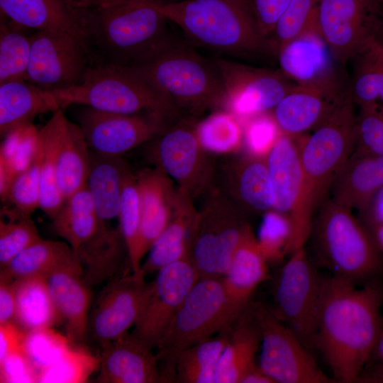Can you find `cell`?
Instances as JSON below:
<instances>
[{
    "label": "cell",
    "instance_id": "1",
    "mask_svg": "<svg viewBox=\"0 0 383 383\" xmlns=\"http://www.w3.org/2000/svg\"><path fill=\"white\" fill-rule=\"evenodd\" d=\"M356 284L334 274L323 277L314 349L335 382H360L383 326L381 284L374 279L362 287Z\"/></svg>",
    "mask_w": 383,
    "mask_h": 383
},
{
    "label": "cell",
    "instance_id": "2",
    "mask_svg": "<svg viewBox=\"0 0 383 383\" xmlns=\"http://www.w3.org/2000/svg\"><path fill=\"white\" fill-rule=\"evenodd\" d=\"M355 105L350 90L311 135L298 136L304 184L299 205L290 218L292 252L304 247L314 211L326 199L336 175L355 148Z\"/></svg>",
    "mask_w": 383,
    "mask_h": 383
},
{
    "label": "cell",
    "instance_id": "3",
    "mask_svg": "<svg viewBox=\"0 0 383 383\" xmlns=\"http://www.w3.org/2000/svg\"><path fill=\"white\" fill-rule=\"evenodd\" d=\"M87 46L99 62L132 67L170 38L167 18L153 3L138 0H79ZM91 52V51H90Z\"/></svg>",
    "mask_w": 383,
    "mask_h": 383
},
{
    "label": "cell",
    "instance_id": "4",
    "mask_svg": "<svg viewBox=\"0 0 383 383\" xmlns=\"http://www.w3.org/2000/svg\"><path fill=\"white\" fill-rule=\"evenodd\" d=\"M179 114H201L223 109L225 89L213 60L171 37L163 45L132 66Z\"/></svg>",
    "mask_w": 383,
    "mask_h": 383
},
{
    "label": "cell",
    "instance_id": "5",
    "mask_svg": "<svg viewBox=\"0 0 383 383\" xmlns=\"http://www.w3.org/2000/svg\"><path fill=\"white\" fill-rule=\"evenodd\" d=\"M154 4L195 45L241 57L268 48L248 0H183Z\"/></svg>",
    "mask_w": 383,
    "mask_h": 383
},
{
    "label": "cell",
    "instance_id": "6",
    "mask_svg": "<svg viewBox=\"0 0 383 383\" xmlns=\"http://www.w3.org/2000/svg\"><path fill=\"white\" fill-rule=\"evenodd\" d=\"M352 211L326 199L313 220L310 237L321 265L332 274L357 283L372 279L382 270V261L370 231Z\"/></svg>",
    "mask_w": 383,
    "mask_h": 383
},
{
    "label": "cell",
    "instance_id": "7",
    "mask_svg": "<svg viewBox=\"0 0 383 383\" xmlns=\"http://www.w3.org/2000/svg\"><path fill=\"white\" fill-rule=\"evenodd\" d=\"M243 310L230 299L221 277H200L156 348L162 382L172 379L182 351L228 330Z\"/></svg>",
    "mask_w": 383,
    "mask_h": 383
},
{
    "label": "cell",
    "instance_id": "8",
    "mask_svg": "<svg viewBox=\"0 0 383 383\" xmlns=\"http://www.w3.org/2000/svg\"><path fill=\"white\" fill-rule=\"evenodd\" d=\"M52 91L61 109L81 105L118 113L154 112L172 120L178 115L131 67L94 63L79 84Z\"/></svg>",
    "mask_w": 383,
    "mask_h": 383
},
{
    "label": "cell",
    "instance_id": "9",
    "mask_svg": "<svg viewBox=\"0 0 383 383\" xmlns=\"http://www.w3.org/2000/svg\"><path fill=\"white\" fill-rule=\"evenodd\" d=\"M322 282L303 247L289 254L273 283L272 309L311 353L315 350Z\"/></svg>",
    "mask_w": 383,
    "mask_h": 383
},
{
    "label": "cell",
    "instance_id": "10",
    "mask_svg": "<svg viewBox=\"0 0 383 383\" xmlns=\"http://www.w3.org/2000/svg\"><path fill=\"white\" fill-rule=\"evenodd\" d=\"M261 333L258 365L274 383H329L312 353L297 335L262 303H252Z\"/></svg>",
    "mask_w": 383,
    "mask_h": 383
},
{
    "label": "cell",
    "instance_id": "11",
    "mask_svg": "<svg viewBox=\"0 0 383 383\" xmlns=\"http://www.w3.org/2000/svg\"><path fill=\"white\" fill-rule=\"evenodd\" d=\"M248 225L231 201L219 194L198 212L188 257L200 277L224 275Z\"/></svg>",
    "mask_w": 383,
    "mask_h": 383
},
{
    "label": "cell",
    "instance_id": "12",
    "mask_svg": "<svg viewBox=\"0 0 383 383\" xmlns=\"http://www.w3.org/2000/svg\"><path fill=\"white\" fill-rule=\"evenodd\" d=\"M86 42L67 32L37 30L31 35L26 81L46 90L79 84L93 65Z\"/></svg>",
    "mask_w": 383,
    "mask_h": 383
},
{
    "label": "cell",
    "instance_id": "13",
    "mask_svg": "<svg viewBox=\"0 0 383 383\" xmlns=\"http://www.w3.org/2000/svg\"><path fill=\"white\" fill-rule=\"evenodd\" d=\"M383 0H319L318 28L343 65L377 38Z\"/></svg>",
    "mask_w": 383,
    "mask_h": 383
},
{
    "label": "cell",
    "instance_id": "14",
    "mask_svg": "<svg viewBox=\"0 0 383 383\" xmlns=\"http://www.w3.org/2000/svg\"><path fill=\"white\" fill-rule=\"evenodd\" d=\"M200 276L189 257L165 266L149 282L138 318L131 335L156 349L187 294Z\"/></svg>",
    "mask_w": 383,
    "mask_h": 383
},
{
    "label": "cell",
    "instance_id": "15",
    "mask_svg": "<svg viewBox=\"0 0 383 383\" xmlns=\"http://www.w3.org/2000/svg\"><path fill=\"white\" fill-rule=\"evenodd\" d=\"M223 79V109L240 121L271 112L296 85L279 70L256 67L218 57L213 60Z\"/></svg>",
    "mask_w": 383,
    "mask_h": 383
},
{
    "label": "cell",
    "instance_id": "16",
    "mask_svg": "<svg viewBox=\"0 0 383 383\" xmlns=\"http://www.w3.org/2000/svg\"><path fill=\"white\" fill-rule=\"evenodd\" d=\"M77 113L90 150L121 155L157 137L173 120L157 113H118L84 106Z\"/></svg>",
    "mask_w": 383,
    "mask_h": 383
},
{
    "label": "cell",
    "instance_id": "17",
    "mask_svg": "<svg viewBox=\"0 0 383 383\" xmlns=\"http://www.w3.org/2000/svg\"><path fill=\"white\" fill-rule=\"evenodd\" d=\"M195 125L190 120L168 123L150 140L148 152L155 167L192 197L206 185L209 174L207 152L199 142Z\"/></svg>",
    "mask_w": 383,
    "mask_h": 383
},
{
    "label": "cell",
    "instance_id": "18",
    "mask_svg": "<svg viewBox=\"0 0 383 383\" xmlns=\"http://www.w3.org/2000/svg\"><path fill=\"white\" fill-rule=\"evenodd\" d=\"M279 70L297 86L326 89L350 87L318 26L294 38L277 52Z\"/></svg>",
    "mask_w": 383,
    "mask_h": 383
},
{
    "label": "cell",
    "instance_id": "19",
    "mask_svg": "<svg viewBox=\"0 0 383 383\" xmlns=\"http://www.w3.org/2000/svg\"><path fill=\"white\" fill-rule=\"evenodd\" d=\"M148 284L143 273L113 279L90 311L87 336L102 347L128 333L138 318Z\"/></svg>",
    "mask_w": 383,
    "mask_h": 383
},
{
    "label": "cell",
    "instance_id": "20",
    "mask_svg": "<svg viewBox=\"0 0 383 383\" xmlns=\"http://www.w3.org/2000/svg\"><path fill=\"white\" fill-rule=\"evenodd\" d=\"M99 383L162 382L157 354L130 333L101 347Z\"/></svg>",
    "mask_w": 383,
    "mask_h": 383
},
{
    "label": "cell",
    "instance_id": "21",
    "mask_svg": "<svg viewBox=\"0 0 383 383\" xmlns=\"http://www.w3.org/2000/svg\"><path fill=\"white\" fill-rule=\"evenodd\" d=\"M62 110L53 112L45 125L53 143L58 184L66 200L86 186L90 149L79 124Z\"/></svg>",
    "mask_w": 383,
    "mask_h": 383
},
{
    "label": "cell",
    "instance_id": "22",
    "mask_svg": "<svg viewBox=\"0 0 383 383\" xmlns=\"http://www.w3.org/2000/svg\"><path fill=\"white\" fill-rule=\"evenodd\" d=\"M136 177L140 204L138 256L143 260L170 222L175 207L177 189L160 169H145Z\"/></svg>",
    "mask_w": 383,
    "mask_h": 383
},
{
    "label": "cell",
    "instance_id": "23",
    "mask_svg": "<svg viewBox=\"0 0 383 383\" xmlns=\"http://www.w3.org/2000/svg\"><path fill=\"white\" fill-rule=\"evenodd\" d=\"M349 90L296 85L271 112L284 133L304 134L325 121Z\"/></svg>",
    "mask_w": 383,
    "mask_h": 383
},
{
    "label": "cell",
    "instance_id": "24",
    "mask_svg": "<svg viewBox=\"0 0 383 383\" xmlns=\"http://www.w3.org/2000/svg\"><path fill=\"white\" fill-rule=\"evenodd\" d=\"M0 9L1 14L18 26L67 32L86 42L78 0H0Z\"/></svg>",
    "mask_w": 383,
    "mask_h": 383
},
{
    "label": "cell",
    "instance_id": "25",
    "mask_svg": "<svg viewBox=\"0 0 383 383\" xmlns=\"http://www.w3.org/2000/svg\"><path fill=\"white\" fill-rule=\"evenodd\" d=\"M49 292L72 345L87 338L91 293L82 278V270H57L45 277Z\"/></svg>",
    "mask_w": 383,
    "mask_h": 383
},
{
    "label": "cell",
    "instance_id": "26",
    "mask_svg": "<svg viewBox=\"0 0 383 383\" xmlns=\"http://www.w3.org/2000/svg\"><path fill=\"white\" fill-rule=\"evenodd\" d=\"M382 187L383 156L355 149L329 191L335 202L365 212Z\"/></svg>",
    "mask_w": 383,
    "mask_h": 383
},
{
    "label": "cell",
    "instance_id": "27",
    "mask_svg": "<svg viewBox=\"0 0 383 383\" xmlns=\"http://www.w3.org/2000/svg\"><path fill=\"white\" fill-rule=\"evenodd\" d=\"M260 343V330L250 302L230 328L216 368L215 383H240L244 374L258 365L255 356Z\"/></svg>",
    "mask_w": 383,
    "mask_h": 383
},
{
    "label": "cell",
    "instance_id": "28",
    "mask_svg": "<svg viewBox=\"0 0 383 383\" xmlns=\"http://www.w3.org/2000/svg\"><path fill=\"white\" fill-rule=\"evenodd\" d=\"M177 189L172 216L142 263L141 272L145 275L157 272L166 265L188 257L198 212L192 204V197L179 188Z\"/></svg>",
    "mask_w": 383,
    "mask_h": 383
},
{
    "label": "cell",
    "instance_id": "29",
    "mask_svg": "<svg viewBox=\"0 0 383 383\" xmlns=\"http://www.w3.org/2000/svg\"><path fill=\"white\" fill-rule=\"evenodd\" d=\"M298 136L282 133L266 158L275 195L274 209L289 218L297 209L304 184Z\"/></svg>",
    "mask_w": 383,
    "mask_h": 383
},
{
    "label": "cell",
    "instance_id": "30",
    "mask_svg": "<svg viewBox=\"0 0 383 383\" xmlns=\"http://www.w3.org/2000/svg\"><path fill=\"white\" fill-rule=\"evenodd\" d=\"M268 264L248 224L221 277L227 294L235 306L243 309L249 304L257 287L270 277Z\"/></svg>",
    "mask_w": 383,
    "mask_h": 383
},
{
    "label": "cell",
    "instance_id": "31",
    "mask_svg": "<svg viewBox=\"0 0 383 383\" xmlns=\"http://www.w3.org/2000/svg\"><path fill=\"white\" fill-rule=\"evenodd\" d=\"M60 108L52 91L43 89L26 80L0 84V135L31 124L34 118Z\"/></svg>",
    "mask_w": 383,
    "mask_h": 383
},
{
    "label": "cell",
    "instance_id": "32",
    "mask_svg": "<svg viewBox=\"0 0 383 383\" xmlns=\"http://www.w3.org/2000/svg\"><path fill=\"white\" fill-rule=\"evenodd\" d=\"M76 256L82 267V278L90 287L113 277L124 260H128L119 226L113 227L99 219L96 231L79 248Z\"/></svg>",
    "mask_w": 383,
    "mask_h": 383
},
{
    "label": "cell",
    "instance_id": "33",
    "mask_svg": "<svg viewBox=\"0 0 383 383\" xmlns=\"http://www.w3.org/2000/svg\"><path fill=\"white\" fill-rule=\"evenodd\" d=\"M130 170L121 155H104L90 150L86 186L100 221L110 223L118 218L123 184Z\"/></svg>",
    "mask_w": 383,
    "mask_h": 383
},
{
    "label": "cell",
    "instance_id": "34",
    "mask_svg": "<svg viewBox=\"0 0 383 383\" xmlns=\"http://www.w3.org/2000/svg\"><path fill=\"white\" fill-rule=\"evenodd\" d=\"M65 268L82 270L70 245L41 238L0 269V277L12 281L28 277H46L52 272Z\"/></svg>",
    "mask_w": 383,
    "mask_h": 383
},
{
    "label": "cell",
    "instance_id": "35",
    "mask_svg": "<svg viewBox=\"0 0 383 383\" xmlns=\"http://www.w3.org/2000/svg\"><path fill=\"white\" fill-rule=\"evenodd\" d=\"M228 171V187L246 209L265 213L274 209L275 195L266 159L247 155Z\"/></svg>",
    "mask_w": 383,
    "mask_h": 383
},
{
    "label": "cell",
    "instance_id": "36",
    "mask_svg": "<svg viewBox=\"0 0 383 383\" xmlns=\"http://www.w3.org/2000/svg\"><path fill=\"white\" fill-rule=\"evenodd\" d=\"M16 297L14 323L26 331L62 322L49 292L46 279L28 277L13 281Z\"/></svg>",
    "mask_w": 383,
    "mask_h": 383
},
{
    "label": "cell",
    "instance_id": "37",
    "mask_svg": "<svg viewBox=\"0 0 383 383\" xmlns=\"http://www.w3.org/2000/svg\"><path fill=\"white\" fill-rule=\"evenodd\" d=\"M52 220L55 233L70 245L75 255L96 230L99 218L87 186L66 199Z\"/></svg>",
    "mask_w": 383,
    "mask_h": 383
},
{
    "label": "cell",
    "instance_id": "38",
    "mask_svg": "<svg viewBox=\"0 0 383 383\" xmlns=\"http://www.w3.org/2000/svg\"><path fill=\"white\" fill-rule=\"evenodd\" d=\"M39 149L38 128L33 123L17 128L2 138L0 147V199L6 201L14 178L25 170Z\"/></svg>",
    "mask_w": 383,
    "mask_h": 383
},
{
    "label": "cell",
    "instance_id": "39",
    "mask_svg": "<svg viewBox=\"0 0 383 383\" xmlns=\"http://www.w3.org/2000/svg\"><path fill=\"white\" fill-rule=\"evenodd\" d=\"M230 328L182 351L175 362L176 380L182 383H215L216 368Z\"/></svg>",
    "mask_w": 383,
    "mask_h": 383
},
{
    "label": "cell",
    "instance_id": "40",
    "mask_svg": "<svg viewBox=\"0 0 383 383\" xmlns=\"http://www.w3.org/2000/svg\"><path fill=\"white\" fill-rule=\"evenodd\" d=\"M201 148L207 153L230 154L243 146V130L240 121L230 111L214 110L195 125Z\"/></svg>",
    "mask_w": 383,
    "mask_h": 383
},
{
    "label": "cell",
    "instance_id": "41",
    "mask_svg": "<svg viewBox=\"0 0 383 383\" xmlns=\"http://www.w3.org/2000/svg\"><path fill=\"white\" fill-rule=\"evenodd\" d=\"M319 0H290L267 38V48L276 55L285 44L318 26Z\"/></svg>",
    "mask_w": 383,
    "mask_h": 383
},
{
    "label": "cell",
    "instance_id": "42",
    "mask_svg": "<svg viewBox=\"0 0 383 383\" xmlns=\"http://www.w3.org/2000/svg\"><path fill=\"white\" fill-rule=\"evenodd\" d=\"M118 226L125 241L132 272H141L138 256L140 231V204L136 177L130 170L125 179L118 213Z\"/></svg>",
    "mask_w": 383,
    "mask_h": 383
},
{
    "label": "cell",
    "instance_id": "43",
    "mask_svg": "<svg viewBox=\"0 0 383 383\" xmlns=\"http://www.w3.org/2000/svg\"><path fill=\"white\" fill-rule=\"evenodd\" d=\"M31 216L4 207L0 215V269L23 250L41 239Z\"/></svg>",
    "mask_w": 383,
    "mask_h": 383
},
{
    "label": "cell",
    "instance_id": "44",
    "mask_svg": "<svg viewBox=\"0 0 383 383\" xmlns=\"http://www.w3.org/2000/svg\"><path fill=\"white\" fill-rule=\"evenodd\" d=\"M350 89L353 102L359 107L379 101L380 87L379 43L375 39L356 55Z\"/></svg>",
    "mask_w": 383,
    "mask_h": 383
},
{
    "label": "cell",
    "instance_id": "45",
    "mask_svg": "<svg viewBox=\"0 0 383 383\" xmlns=\"http://www.w3.org/2000/svg\"><path fill=\"white\" fill-rule=\"evenodd\" d=\"M31 35L1 25L0 84L26 80L30 55Z\"/></svg>",
    "mask_w": 383,
    "mask_h": 383
},
{
    "label": "cell",
    "instance_id": "46",
    "mask_svg": "<svg viewBox=\"0 0 383 383\" xmlns=\"http://www.w3.org/2000/svg\"><path fill=\"white\" fill-rule=\"evenodd\" d=\"M38 135L41 145L39 209L52 219L66 200L58 184L53 143L45 124L38 128Z\"/></svg>",
    "mask_w": 383,
    "mask_h": 383
},
{
    "label": "cell",
    "instance_id": "47",
    "mask_svg": "<svg viewBox=\"0 0 383 383\" xmlns=\"http://www.w3.org/2000/svg\"><path fill=\"white\" fill-rule=\"evenodd\" d=\"M72 346L66 335L48 327L26 331L23 348L40 373L59 360Z\"/></svg>",
    "mask_w": 383,
    "mask_h": 383
},
{
    "label": "cell",
    "instance_id": "48",
    "mask_svg": "<svg viewBox=\"0 0 383 383\" xmlns=\"http://www.w3.org/2000/svg\"><path fill=\"white\" fill-rule=\"evenodd\" d=\"M257 240L268 262H279L290 253L292 226L288 216L272 209L263 213Z\"/></svg>",
    "mask_w": 383,
    "mask_h": 383
},
{
    "label": "cell",
    "instance_id": "49",
    "mask_svg": "<svg viewBox=\"0 0 383 383\" xmlns=\"http://www.w3.org/2000/svg\"><path fill=\"white\" fill-rule=\"evenodd\" d=\"M99 369V357L72 348L55 363L41 371L38 383H83Z\"/></svg>",
    "mask_w": 383,
    "mask_h": 383
},
{
    "label": "cell",
    "instance_id": "50",
    "mask_svg": "<svg viewBox=\"0 0 383 383\" xmlns=\"http://www.w3.org/2000/svg\"><path fill=\"white\" fill-rule=\"evenodd\" d=\"M41 145L30 165L13 180L6 201L17 211L31 216L40 207Z\"/></svg>",
    "mask_w": 383,
    "mask_h": 383
},
{
    "label": "cell",
    "instance_id": "51",
    "mask_svg": "<svg viewBox=\"0 0 383 383\" xmlns=\"http://www.w3.org/2000/svg\"><path fill=\"white\" fill-rule=\"evenodd\" d=\"M243 130V146L247 155L266 159L283 133L272 112L258 114L240 121Z\"/></svg>",
    "mask_w": 383,
    "mask_h": 383
},
{
    "label": "cell",
    "instance_id": "52",
    "mask_svg": "<svg viewBox=\"0 0 383 383\" xmlns=\"http://www.w3.org/2000/svg\"><path fill=\"white\" fill-rule=\"evenodd\" d=\"M356 119V150L383 156V104L359 107Z\"/></svg>",
    "mask_w": 383,
    "mask_h": 383
},
{
    "label": "cell",
    "instance_id": "53",
    "mask_svg": "<svg viewBox=\"0 0 383 383\" xmlns=\"http://www.w3.org/2000/svg\"><path fill=\"white\" fill-rule=\"evenodd\" d=\"M38 375L23 349L0 360L1 383H38Z\"/></svg>",
    "mask_w": 383,
    "mask_h": 383
},
{
    "label": "cell",
    "instance_id": "54",
    "mask_svg": "<svg viewBox=\"0 0 383 383\" xmlns=\"http://www.w3.org/2000/svg\"><path fill=\"white\" fill-rule=\"evenodd\" d=\"M260 33L266 39L290 0H248Z\"/></svg>",
    "mask_w": 383,
    "mask_h": 383
},
{
    "label": "cell",
    "instance_id": "55",
    "mask_svg": "<svg viewBox=\"0 0 383 383\" xmlns=\"http://www.w3.org/2000/svg\"><path fill=\"white\" fill-rule=\"evenodd\" d=\"M26 333V331L14 322L0 324V360L23 349Z\"/></svg>",
    "mask_w": 383,
    "mask_h": 383
},
{
    "label": "cell",
    "instance_id": "56",
    "mask_svg": "<svg viewBox=\"0 0 383 383\" xmlns=\"http://www.w3.org/2000/svg\"><path fill=\"white\" fill-rule=\"evenodd\" d=\"M360 382H383V326L372 355L361 374Z\"/></svg>",
    "mask_w": 383,
    "mask_h": 383
},
{
    "label": "cell",
    "instance_id": "57",
    "mask_svg": "<svg viewBox=\"0 0 383 383\" xmlns=\"http://www.w3.org/2000/svg\"><path fill=\"white\" fill-rule=\"evenodd\" d=\"M16 297L13 281L0 277V324L14 322Z\"/></svg>",
    "mask_w": 383,
    "mask_h": 383
},
{
    "label": "cell",
    "instance_id": "58",
    "mask_svg": "<svg viewBox=\"0 0 383 383\" xmlns=\"http://www.w3.org/2000/svg\"><path fill=\"white\" fill-rule=\"evenodd\" d=\"M365 212L369 213L367 222L370 228L383 222V187L374 196Z\"/></svg>",
    "mask_w": 383,
    "mask_h": 383
},
{
    "label": "cell",
    "instance_id": "59",
    "mask_svg": "<svg viewBox=\"0 0 383 383\" xmlns=\"http://www.w3.org/2000/svg\"><path fill=\"white\" fill-rule=\"evenodd\" d=\"M240 383H274V382L257 365L244 374Z\"/></svg>",
    "mask_w": 383,
    "mask_h": 383
},
{
    "label": "cell",
    "instance_id": "60",
    "mask_svg": "<svg viewBox=\"0 0 383 383\" xmlns=\"http://www.w3.org/2000/svg\"><path fill=\"white\" fill-rule=\"evenodd\" d=\"M369 230L379 250L383 253V222L370 227Z\"/></svg>",
    "mask_w": 383,
    "mask_h": 383
},
{
    "label": "cell",
    "instance_id": "61",
    "mask_svg": "<svg viewBox=\"0 0 383 383\" xmlns=\"http://www.w3.org/2000/svg\"><path fill=\"white\" fill-rule=\"evenodd\" d=\"M379 57H380V87L379 101L383 104V44L379 41Z\"/></svg>",
    "mask_w": 383,
    "mask_h": 383
},
{
    "label": "cell",
    "instance_id": "62",
    "mask_svg": "<svg viewBox=\"0 0 383 383\" xmlns=\"http://www.w3.org/2000/svg\"><path fill=\"white\" fill-rule=\"evenodd\" d=\"M376 39L383 44V16H382V20L380 28H379V30L378 32Z\"/></svg>",
    "mask_w": 383,
    "mask_h": 383
},
{
    "label": "cell",
    "instance_id": "63",
    "mask_svg": "<svg viewBox=\"0 0 383 383\" xmlns=\"http://www.w3.org/2000/svg\"><path fill=\"white\" fill-rule=\"evenodd\" d=\"M138 1H143L145 2L153 3V4H160L162 2V0H138Z\"/></svg>",
    "mask_w": 383,
    "mask_h": 383
}]
</instances>
